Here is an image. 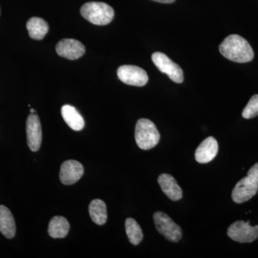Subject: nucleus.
Segmentation results:
<instances>
[{
  "instance_id": "nucleus-5",
  "label": "nucleus",
  "mask_w": 258,
  "mask_h": 258,
  "mask_svg": "<svg viewBox=\"0 0 258 258\" xmlns=\"http://www.w3.org/2000/svg\"><path fill=\"white\" fill-rule=\"evenodd\" d=\"M227 236L240 243H250L258 238V225L251 226L249 222L236 221L228 227Z\"/></svg>"
},
{
  "instance_id": "nucleus-11",
  "label": "nucleus",
  "mask_w": 258,
  "mask_h": 258,
  "mask_svg": "<svg viewBox=\"0 0 258 258\" xmlns=\"http://www.w3.org/2000/svg\"><path fill=\"white\" fill-rule=\"evenodd\" d=\"M84 168L76 160H68L62 163L60 171L61 182L66 185L74 184L83 175Z\"/></svg>"
},
{
  "instance_id": "nucleus-10",
  "label": "nucleus",
  "mask_w": 258,
  "mask_h": 258,
  "mask_svg": "<svg viewBox=\"0 0 258 258\" xmlns=\"http://www.w3.org/2000/svg\"><path fill=\"white\" fill-rule=\"evenodd\" d=\"M57 55L69 60H77L82 57L86 52L84 45L79 40L74 39H63L56 45Z\"/></svg>"
},
{
  "instance_id": "nucleus-2",
  "label": "nucleus",
  "mask_w": 258,
  "mask_h": 258,
  "mask_svg": "<svg viewBox=\"0 0 258 258\" xmlns=\"http://www.w3.org/2000/svg\"><path fill=\"white\" fill-rule=\"evenodd\" d=\"M81 14L88 22L96 25H106L114 18V10L104 3L90 2L81 7Z\"/></svg>"
},
{
  "instance_id": "nucleus-19",
  "label": "nucleus",
  "mask_w": 258,
  "mask_h": 258,
  "mask_svg": "<svg viewBox=\"0 0 258 258\" xmlns=\"http://www.w3.org/2000/svg\"><path fill=\"white\" fill-rule=\"evenodd\" d=\"M125 228L129 242L134 245H139L144 237L140 225L134 219L129 217L125 220Z\"/></svg>"
},
{
  "instance_id": "nucleus-17",
  "label": "nucleus",
  "mask_w": 258,
  "mask_h": 258,
  "mask_svg": "<svg viewBox=\"0 0 258 258\" xmlns=\"http://www.w3.org/2000/svg\"><path fill=\"white\" fill-rule=\"evenodd\" d=\"M69 230V222L64 217H54L49 223L48 234L52 238H64Z\"/></svg>"
},
{
  "instance_id": "nucleus-21",
  "label": "nucleus",
  "mask_w": 258,
  "mask_h": 258,
  "mask_svg": "<svg viewBox=\"0 0 258 258\" xmlns=\"http://www.w3.org/2000/svg\"><path fill=\"white\" fill-rule=\"evenodd\" d=\"M247 176L258 184V162L249 169Z\"/></svg>"
},
{
  "instance_id": "nucleus-23",
  "label": "nucleus",
  "mask_w": 258,
  "mask_h": 258,
  "mask_svg": "<svg viewBox=\"0 0 258 258\" xmlns=\"http://www.w3.org/2000/svg\"><path fill=\"white\" fill-rule=\"evenodd\" d=\"M30 113H36V111H35V110L32 109V108H31V109H30Z\"/></svg>"
},
{
  "instance_id": "nucleus-14",
  "label": "nucleus",
  "mask_w": 258,
  "mask_h": 258,
  "mask_svg": "<svg viewBox=\"0 0 258 258\" xmlns=\"http://www.w3.org/2000/svg\"><path fill=\"white\" fill-rule=\"evenodd\" d=\"M0 232L8 239H13L16 234V225L13 214L4 205H0Z\"/></svg>"
},
{
  "instance_id": "nucleus-6",
  "label": "nucleus",
  "mask_w": 258,
  "mask_h": 258,
  "mask_svg": "<svg viewBox=\"0 0 258 258\" xmlns=\"http://www.w3.org/2000/svg\"><path fill=\"white\" fill-rule=\"evenodd\" d=\"M153 62L157 66L161 73L169 76V79L174 83H181L184 81V74L179 64L173 62L162 52H154L152 56Z\"/></svg>"
},
{
  "instance_id": "nucleus-22",
  "label": "nucleus",
  "mask_w": 258,
  "mask_h": 258,
  "mask_svg": "<svg viewBox=\"0 0 258 258\" xmlns=\"http://www.w3.org/2000/svg\"><path fill=\"white\" fill-rule=\"evenodd\" d=\"M152 1L157 2V3H164V4H170L174 3L175 0H152Z\"/></svg>"
},
{
  "instance_id": "nucleus-7",
  "label": "nucleus",
  "mask_w": 258,
  "mask_h": 258,
  "mask_svg": "<svg viewBox=\"0 0 258 258\" xmlns=\"http://www.w3.org/2000/svg\"><path fill=\"white\" fill-rule=\"evenodd\" d=\"M117 75L122 82L130 86L142 87L149 81L147 72L138 66L130 64L120 66L117 71Z\"/></svg>"
},
{
  "instance_id": "nucleus-13",
  "label": "nucleus",
  "mask_w": 258,
  "mask_h": 258,
  "mask_svg": "<svg viewBox=\"0 0 258 258\" xmlns=\"http://www.w3.org/2000/svg\"><path fill=\"white\" fill-rule=\"evenodd\" d=\"M157 181L163 192L172 201H179L182 198V189L176 182V180L170 174H160L158 177Z\"/></svg>"
},
{
  "instance_id": "nucleus-4",
  "label": "nucleus",
  "mask_w": 258,
  "mask_h": 258,
  "mask_svg": "<svg viewBox=\"0 0 258 258\" xmlns=\"http://www.w3.org/2000/svg\"><path fill=\"white\" fill-rule=\"evenodd\" d=\"M153 217L158 232L164 236L166 240L174 243L181 240L182 229L179 225H176L169 215L163 212H157L154 214Z\"/></svg>"
},
{
  "instance_id": "nucleus-15",
  "label": "nucleus",
  "mask_w": 258,
  "mask_h": 258,
  "mask_svg": "<svg viewBox=\"0 0 258 258\" xmlns=\"http://www.w3.org/2000/svg\"><path fill=\"white\" fill-rule=\"evenodd\" d=\"M61 114L64 122L73 130L79 132L83 128L85 125L84 119L82 115L74 106L64 105L61 108Z\"/></svg>"
},
{
  "instance_id": "nucleus-18",
  "label": "nucleus",
  "mask_w": 258,
  "mask_h": 258,
  "mask_svg": "<svg viewBox=\"0 0 258 258\" xmlns=\"http://www.w3.org/2000/svg\"><path fill=\"white\" fill-rule=\"evenodd\" d=\"M90 216L93 222L98 225H103L107 221V208L106 204L101 200H93L89 205Z\"/></svg>"
},
{
  "instance_id": "nucleus-1",
  "label": "nucleus",
  "mask_w": 258,
  "mask_h": 258,
  "mask_svg": "<svg viewBox=\"0 0 258 258\" xmlns=\"http://www.w3.org/2000/svg\"><path fill=\"white\" fill-rule=\"evenodd\" d=\"M220 52L224 57L233 62H248L254 58V52L249 42L238 35L226 37L220 44Z\"/></svg>"
},
{
  "instance_id": "nucleus-3",
  "label": "nucleus",
  "mask_w": 258,
  "mask_h": 258,
  "mask_svg": "<svg viewBox=\"0 0 258 258\" xmlns=\"http://www.w3.org/2000/svg\"><path fill=\"white\" fill-rule=\"evenodd\" d=\"M161 136L152 120L141 118L136 124L135 139L141 149L149 150L159 144Z\"/></svg>"
},
{
  "instance_id": "nucleus-16",
  "label": "nucleus",
  "mask_w": 258,
  "mask_h": 258,
  "mask_svg": "<svg viewBox=\"0 0 258 258\" xmlns=\"http://www.w3.org/2000/svg\"><path fill=\"white\" fill-rule=\"evenodd\" d=\"M26 27L30 37L36 40L43 39L49 30L48 23L43 19L37 17L30 18L27 23Z\"/></svg>"
},
{
  "instance_id": "nucleus-9",
  "label": "nucleus",
  "mask_w": 258,
  "mask_h": 258,
  "mask_svg": "<svg viewBox=\"0 0 258 258\" xmlns=\"http://www.w3.org/2000/svg\"><path fill=\"white\" fill-rule=\"evenodd\" d=\"M27 140L32 152H37L42 143V128L40 118L36 113L29 115L26 122Z\"/></svg>"
},
{
  "instance_id": "nucleus-20",
  "label": "nucleus",
  "mask_w": 258,
  "mask_h": 258,
  "mask_svg": "<svg viewBox=\"0 0 258 258\" xmlns=\"http://www.w3.org/2000/svg\"><path fill=\"white\" fill-rule=\"evenodd\" d=\"M242 117L246 119H250L258 115V95H254L250 98L247 106L244 108Z\"/></svg>"
},
{
  "instance_id": "nucleus-12",
  "label": "nucleus",
  "mask_w": 258,
  "mask_h": 258,
  "mask_svg": "<svg viewBox=\"0 0 258 258\" xmlns=\"http://www.w3.org/2000/svg\"><path fill=\"white\" fill-rule=\"evenodd\" d=\"M218 151V142L216 139L212 137H208L199 145L195 151V159L200 164H208L216 157Z\"/></svg>"
},
{
  "instance_id": "nucleus-8",
  "label": "nucleus",
  "mask_w": 258,
  "mask_h": 258,
  "mask_svg": "<svg viewBox=\"0 0 258 258\" xmlns=\"http://www.w3.org/2000/svg\"><path fill=\"white\" fill-rule=\"evenodd\" d=\"M258 191V184L248 176L242 178L235 185L232 191L234 203L242 204L249 201Z\"/></svg>"
}]
</instances>
